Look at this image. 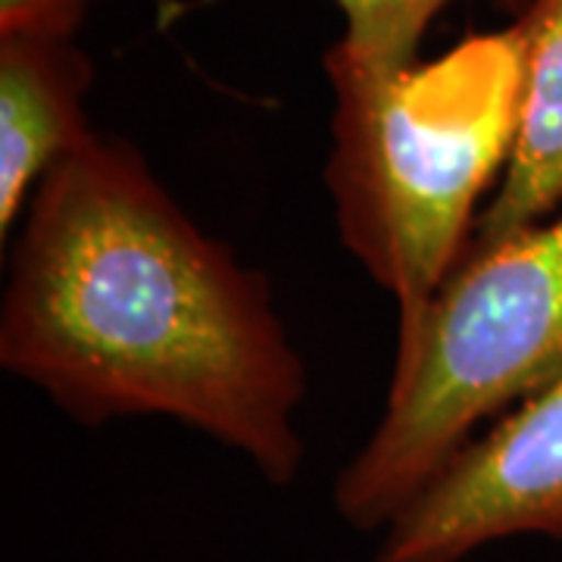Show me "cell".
Here are the masks:
<instances>
[{
	"instance_id": "4",
	"label": "cell",
	"mask_w": 562,
	"mask_h": 562,
	"mask_svg": "<svg viewBox=\"0 0 562 562\" xmlns=\"http://www.w3.org/2000/svg\"><path fill=\"white\" fill-rule=\"evenodd\" d=\"M506 538L562 541V379L465 443L384 528L375 562H460Z\"/></svg>"
},
{
	"instance_id": "5",
	"label": "cell",
	"mask_w": 562,
	"mask_h": 562,
	"mask_svg": "<svg viewBox=\"0 0 562 562\" xmlns=\"http://www.w3.org/2000/svg\"><path fill=\"white\" fill-rule=\"evenodd\" d=\"M94 63L76 38L0 35V241L10 244L47 172L98 132L88 122Z\"/></svg>"
},
{
	"instance_id": "6",
	"label": "cell",
	"mask_w": 562,
	"mask_h": 562,
	"mask_svg": "<svg viewBox=\"0 0 562 562\" xmlns=\"http://www.w3.org/2000/svg\"><path fill=\"white\" fill-rule=\"evenodd\" d=\"M513 25L522 41V120L469 244L501 241L562 210V0H528Z\"/></svg>"
},
{
	"instance_id": "8",
	"label": "cell",
	"mask_w": 562,
	"mask_h": 562,
	"mask_svg": "<svg viewBox=\"0 0 562 562\" xmlns=\"http://www.w3.org/2000/svg\"><path fill=\"white\" fill-rule=\"evenodd\" d=\"M98 0H0V35L76 38Z\"/></svg>"
},
{
	"instance_id": "1",
	"label": "cell",
	"mask_w": 562,
	"mask_h": 562,
	"mask_svg": "<svg viewBox=\"0 0 562 562\" xmlns=\"http://www.w3.org/2000/svg\"><path fill=\"white\" fill-rule=\"evenodd\" d=\"M0 366L81 425L166 416L279 487L301 472L306 369L269 281L128 140L94 135L32 194L0 301Z\"/></svg>"
},
{
	"instance_id": "3",
	"label": "cell",
	"mask_w": 562,
	"mask_h": 562,
	"mask_svg": "<svg viewBox=\"0 0 562 562\" xmlns=\"http://www.w3.org/2000/svg\"><path fill=\"white\" fill-rule=\"evenodd\" d=\"M562 379V210L469 244L416 319L397 325L384 409L335 479V513L375 535L484 422Z\"/></svg>"
},
{
	"instance_id": "2",
	"label": "cell",
	"mask_w": 562,
	"mask_h": 562,
	"mask_svg": "<svg viewBox=\"0 0 562 562\" xmlns=\"http://www.w3.org/2000/svg\"><path fill=\"white\" fill-rule=\"evenodd\" d=\"M325 184L347 254L416 319L472 241L522 120L516 25L469 35L438 60L362 66L335 44Z\"/></svg>"
},
{
	"instance_id": "7",
	"label": "cell",
	"mask_w": 562,
	"mask_h": 562,
	"mask_svg": "<svg viewBox=\"0 0 562 562\" xmlns=\"http://www.w3.org/2000/svg\"><path fill=\"white\" fill-rule=\"evenodd\" d=\"M344 16L335 47L350 60L401 69L422 60V41L453 0H331ZM503 10H522L528 0H494Z\"/></svg>"
}]
</instances>
